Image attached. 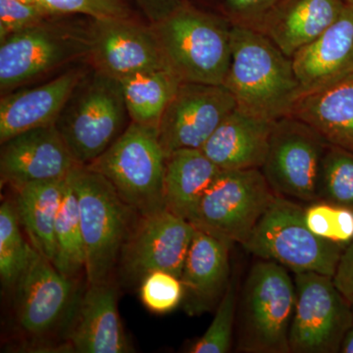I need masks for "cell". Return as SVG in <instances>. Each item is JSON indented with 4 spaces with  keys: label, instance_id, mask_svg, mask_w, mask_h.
<instances>
[{
    "label": "cell",
    "instance_id": "10",
    "mask_svg": "<svg viewBox=\"0 0 353 353\" xmlns=\"http://www.w3.org/2000/svg\"><path fill=\"white\" fill-rule=\"evenodd\" d=\"M296 305L290 328V352L336 353L352 322V303L333 277L294 274Z\"/></svg>",
    "mask_w": 353,
    "mask_h": 353
},
{
    "label": "cell",
    "instance_id": "38",
    "mask_svg": "<svg viewBox=\"0 0 353 353\" xmlns=\"http://www.w3.org/2000/svg\"><path fill=\"white\" fill-rule=\"evenodd\" d=\"M21 1L26 2V3L37 4L38 0H21Z\"/></svg>",
    "mask_w": 353,
    "mask_h": 353
},
{
    "label": "cell",
    "instance_id": "17",
    "mask_svg": "<svg viewBox=\"0 0 353 353\" xmlns=\"http://www.w3.org/2000/svg\"><path fill=\"white\" fill-rule=\"evenodd\" d=\"M347 6L345 0H281L248 27L292 58L333 25Z\"/></svg>",
    "mask_w": 353,
    "mask_h": 353
},
{
    "label": "cell",
    "instance_id": "27",
    "mask_svg": "<svg viewBox=\"0 0 353 353\" xmlns=\"http://www.w3.org/2000/svg\"><path fill=\"white\" fill-rule=\"evenodd\" d=\"M54 240L53 265L66 277L75 279L85 271V252L78 197L69 175L55 223Z\"/></svg>",
    "mask_w": 353,
    "mask_h": 353
},
{
    "label": "cell",
    "instance_id": "11",
    "mask_svg": "<svg viewBox=\"0 0 353 353\" xmlns=\"http://www.w3.org/2000/svg\"><path fill=\"white\" fill-rule=\"evenodd\" d=\"M196 228L189 221L161 208L139 214L121 250V276L139 282L153 271L181 279Z\"/></svg>",
    "mask_w": 353,
    "mask_h": 353
},
{
    "label": "cell",
    "instance_id": "4",
    "mask_svg": "<svg viewBox=\"0 0 353 353\" xmlns=\"http://www.w3.org/2000/svg\"><path fill=\"white\" fill-rule=\"evenodd\" d=\"M167 69L182 82L223 85L232 57V27L205 14L181 9L153 29Z\"/></svg>",
    "mask_w": 353,
    "mask_h": 353
},
{
    "label": "cell",
    "instance_id": "31",
    "mask_svg": "<svg viewBox=\"0 0 353 353\" xmlns=\"http://www.w3.org/2000/svg\"><path fill=\"white\" fill-rule=\"evenodd\" d=\"M304 221L313 234L324 240L347 246L353 240V211L325 201L304 208Z\"/></svg>",
    "mask_w": 353,
    "mask_h": 353
},
{
    "label": "cell",
    "instance_id": "15",
    "mask_svg": "<svg viewBox=\"0 0 353 353\" xmlns=\"http://www.w3.org/2000/svg\"><path fill=\"white\" fill-rule=\"evenodd\" d=\"M97 23L90 50L101 73L119 80L141 72L167 69L153 30L128 20Z\"/></svg>",
    "mask_w": 353,
    "mask_h": 353
},
{
    "label": "cell",
    "instance_id": "14",
    "mask_svg": "<svg viewBox=\"0 0 353 353\" xmlns=\"http://www.w3.org/2000/svg\"><path fill=\"white\" fill-rule=\"evenodd\" d=\"M1 145V183L14 189L28 183L67 178L79 165L55 124L21 132Z\"/></svg>",
    "mask_w": 353,
    "mask_h": 353
},
{
    "label": "cell",
    "instance_id": "19",
    "mask_svg": "<svg viewBox=\"0 0 353 353\" xmlns=\"http://www.w3.org/2000/svg\"><path fill=\"white\" fill-rule=\"evenodd\" d=\"M76 48L66 36L41 25L1 39L0 85L14 88L63 63Z\"/></svg>",
    "mask_w": 353,
    "mask_h": 353
},
{
    "label": "cell",
    "instance_id": "23",
    "mask_svg": "<svg viewBox=\"0 0 353 353\" xmlns=\"http://www.w3.org/2000/svg\"><path fill=\"white\" fill-rule=\"evenodd\" d=\"M221 171L201 150L182 148L170 153L165 164V208L190 222Z\"/></svg>",
    "mask_w": 353,
    "mask_h": 353
},
{
    "label": "cell",
    "instance_id": "6",
    "mask_svg": "<svg viewBox=\"0 0 353 353\" xmlns=\"http://www.w3.org/2000/svg\"><path fill=\"white\" fill-rule=\"evenodd\" d=\"M241 245L294 274L315 272L330 277H334L345 248L313 234L304 221L303 206L279 196Z\"/></svg>",
    "mask_w": 353,
    "mask_h": 353
},
{
    "label": "cell",
    "instance_id": "35",
    "mask_svg": "<svg viewBox=\"0 0 353 353\" xmlns=\"http://www.w3.org/2000/svg\"><path fill=\"white\" fill-rule=\"evenodd\" d=\"M281 0H228L232 10L240 15L236 25L250 26Z\"/></svg>",
    "mask_w": 353,
    "mask_h": 353
},
{
    "label": "cell",
    "instance_id": "16",
    "mask_svg": "<svg viewBox=\"0 0 353 353\" xmlns=\"http://www.w3.org/2000/svg\"><path fill=\"white\" fill-rule=\"evenodd\" d=\"M292 59L303 95L352 79L353 8L347 6L333 25Z\"/></svg>",
    "mask_w": 353,
    "mask_h": 353
},
{
    "label": "cell",
    "instance_id": "21",
    "mask_svg": "<svg viewBox=\"0 0 353 353\" xmlns=\"http://www.w3.org/2000/svg\"><path fill=\"white\" fill-rule=\"evenodd\" d=\"M273 122L233 112L211 134L201 150L221 170L261 169L269 150Z\"/></svg>",
    "mask_w": 353,
    "mask_h": 353
},
{
    "label": "cell",
    "instance_id": "1",
    "mask_svg": "<svg viewBox=\"0 0 353 353\" xmlns=\"http://www.w3.org/2000/svg\"><path fill=\"white\" fill-rule=\"evenodd\" d=\"M236 109L274 122L292 116L303 95L292 58L245 26L232 27V57L224 83Z\"/></svg>",
    "mask_w": 353,
    "mask_h": 353
},
{
    "label": "cell",
    "instance_id": "5",
    "mask_svg": "<svg viewBox=\"0 0 353 353\" xmlns=\"http://www.w3.org/2000/svg\"><path fill=\"white\" fill-rule=\"evenodd\" d=\"M166 155L158 126L132 122L101 157L85 165L108 179L138 214L164 205Z\"/></svg>",
    "mask_w": 353,
    "mask_h": 353
},
{
    "label": "cell",
    "instance_id": "32",
    "mask_svg": "<svg viewBox=\"0 0 353 353\" xmlns=\"http://www.w3.org/2000/svg\"><path fill=\"white\" fill-rule=\"evenodd\" d=\"M182 281L166 271H153L141 281L139 296L148 310L157 314L171 312L183 299Z\"/></svg>",
    "mask_w": 353,
    "mask_h": 353
},
{
    "label": "cell",
    "instance_id": "39",
    "mask_svg": "<svg viewBox=\"0 0 353 353\" xmlns=\"http://www.w3.org/2000/svg\"><path fill=\"white\" fill-rule=\"evenodd\" d=\"M345 1L347 6L352 7V8H353V0H345Z\"/></svg>",
    "mask_w": 353,
    "mask_h": 353
},
{
    "label": "cell",
    "instance_id": "26",
    "mask_svg": "<svg viewBox=\"0 0 353 353\" xmlns=\"http://www.w3.org/2000/svg\"><path fill=\"white\" fill-rule=\"evenodd\" d=\"M118 82L132 122L158 126L182 81L170 70L160 69L124 77Z\"/></svg>",
    "mask_w": 353,
    "mask_h": 353
},
{
    "label": "cell",
    "instance_id": "7",
    "mask_svg": "<svg viewBox=\"0 0 353 353\" xmlns=\"http://www.w3.org/2000/svg\"><path fill=\"white\" fill-rule=\"evenodd\" d=\"M127 108L118 80L99 72L77 85L55 121L79 165H88L121 136Z\"/></svg>",
    "mask_w": 353,
    "mask_h": 353
},
{
    "label": "cell",
    "instance_id": "9",
    "mask_svg": "<svg viewBox=\"0 0 353 353\" xmlns=\"http://www.w3.org/2000/svg\"><path fill=\"white\" fill-rule=\"evenodd\" d=\"M328 146L319 132L294 116L274 121L262 173L277 196L312 203Z\"/></svg>",
    "mask_w": 353,
    "mask_h": 353
},
{
    "label": "cell",
    "instance_id": "3",
    "mask_svg": "<svg viewBox=\"0 0 353 353\" xmlns=\"http://www.w3.org/2000/svg\"><path fill=\"white\" fill-rule=\"evenodd\" d=\"M69 179L78 197L88 284L110 280L138 212L123 201L108 179L78 165Z\"/></svg>",
    "mask_w": 353,
    "mask_h": 353
},
{
    "label": "cell",
    "instance_id": "8",
    "mask_svg": "<svg viewBox=\"0 0 353 353\" xmlns=\"http://www.w3.org/2000/svg\"><path fill=\"white\" fill-rule=\"evenodd\" d=\"M276 196L261 169L222 170L190 222L230 245H243Z\"/></svg>",
    "mask_w": 353,
    "mask_h": 353
},
{
    "label": "cell",
    "instance_id": "30",
    "mask_svg": "<svg viewBox=\"0 0 353 353\" xmlns=\"http://www.w3.org/2000/svg\"><path fill=\"white\" fill-rule=\"evenodd\" d=\"M238 284L231 278L224 294L221 297L214 319L203 336L190 348L192 353H227L233 345L234 328L238 312Z\"/></svg>",
    "mask_w": 353,
    "mask_h": 353
},
{
    "label": "cell",
    "instance_id": "18",
    "mask_svg": "<svg viewBox=\"0 0 353 353\" xmlns=\"http://www.w3.org/2000/svg\"><path fill=\"white\" fill-rule=\"evenodd\" d=\"M117 290L110 280L88 284L77 301L68 343L79 353L132 352L118 311Z\"/></svg>",
    "mask_w": 353,
    "mask_h": 353
},
{
    "label": "cell",
    "instance_id": "22",
    "mask_svg": "<svg viewBox=\"0 0 353 353\" xmlns=\"http://www.w3.org/2000/svg\"><path fill=\"white\" fill-rule=\"evenodd\" d=\"M81 81L80 72L70 71L39 87L3 97L0 101V143L21 132L54 124Z\"/></svg>",
    "mask_w": 353,
    "mask_h": 353
},
{
    "label": "cell",
    "instance_id": "13",
    "mask_svg": "<svg viewBox=\"0 0 353 353\" xmlns=\"http://www.w3.org/2000/svg\"><path fill=\"white\" fill-rule=\"evenodd\" d=\"M14 290L17 321L32 336H43L65 318H72L78 301L74 279L64 276L39 252Z\"/></svg>",
    "mask_w": 353,
    "mask_h": 353
},
{
    "label": "cell",
    "instance_id": "33",
    "mask_svg": "<svg viewBox=\"0 0 353 353\" xmlns=\"http://www.w3.org/2000/svg\"><path fill=\"white\" fill-rule=\"evenodd\" d=\"M37 4L46 13L83 14L97 22L128 20L122 0H38Z\"/></svg>",
    "mask_w": 353,
    "mask_h": 353
},
{
    "label": "cell",
    "instance_id": "12",
    "mask_svg": "<svg viewBox=\"0 0 353 353\" xmlns=\"http://www.w3.org/2000/svg\"><path fill=\"white\" fill-rule=\"evenodd\" d=\"M236 108L233 94L225 85L181 83L158 125L165 155L182 148L201 150Z\"/></svg>",
    "mask_w": 353,
    "mask_h": 353
},
{
    "label": "cell",
    "instance_id": "28",
    "mask_svg": "<svg viewBox=\"0 0 353 353\" xmlns=\"http://www.w3.org/2000/svg\"><path fill=\"white\" fill-rule=\"evenodd\" d=\"M15 203L0 206V278L2 285L14 289L38 250L24 238Z\"/></svg>",
    "mask_w": 353,
    "mask_h": 353
},
{
    "label": "cell",
    "instance_id": "36",
    "mask_svg": "<svg viewBox=\"0 0 353 353\" xmlns=\"http://www.w3.org/2000/svg\"><path fill=\"white\" fill-rule=\"evenodd\" d=\"M333 280L336 287L352 303L353 301V240L345 246Z\"/></svg>",
    "mask_w": 353,
    "mask_h": 353
},
{
    "label": "cell",
    "instance_id": "29",
    "mask_svg": "<svg viewBox=\"0 0 353 353\" xmlns=\"http://www.w3.org/2000/svg\"><path fill=\"white\" fill-rule=\"evenodd\" d=\"M317 201L353 211V152L329 145L323 160Z\"/></svg>",
    "mask_w": 353,
    "mask_h": 353
},
{
    "label": "cell",
    "instance_id": "34",
    "mask_svg": "<svg viewBox=\"0 0 353 353\" xmlns=\"http://www.w3.org/2000/svg\"><path fill=\"white\" fill-rule=\"evenodd\" d=\"M46 13L38 4L21 0H0V38L39 25Z\"/></svg>",
    "mask_w": 353,
    "mask_h": 353
},
{
    "label": "cell",
    "instance_id": "24",
    "mask_svg": "<svg viewBox=\"0 0 353 353\" xmlns=\"http://www.w3.org/2000/svg\"><path fill=\"white\" fill-rule=\"evenodd\" d=\"M292 116L312 127L329 145L353 152V78L303 95Z\"/></svg>",
    "mask_w": 353,
    "mask_h": 353
},
{
    "label": "cell",
    "instance_id": "37",
    "mask_svg": "<svg viewBox=\"0 0 353 353\" xmlns=\"http://www.w3.org/2000/svg\"><path fill=\"white\" fill-rule=\"evenodd\" d=\"M352 322L350 328L345 334V340L341 345V352L343 353H353V301H352Z\"/></svg>",
    "mask_w": 353,
    "mask_h": 353
},
{
    "label": "cell",
    "instance_id": "25",
    "mask_svg": "<svg viewBox=\"0 0 353 353\" xmlns=\"http://www.w3.org/2000/svg\"><path fill=\"white\" fill-rule=\"evenodd\" d=\"M67 178L39 181L16 190V209L30 241L46 259L55 255L54 228L63 199Z\"/></svg>",
    "mask_w": 353,
    "mask_h": 353
},
{
    "label": "cell",
    "instance_id": "20",
    "mask_svg": "<svg viewBox=\"0 0 353 353\" xmlns=\"http://www.w3.org/2000/svg\"><path fill=\"white\" fill-rule=\"evenodd\" d=\"M233 245L196 229L181 276L183 304L190 315L201 314L219 303L230 281Z\"/></svg>",
    "mask_w": 353,
    "mask_h": 353
},
{
    "label": "cell",
    "instance_id": "2",
    "mask_svg": "<svg viewBox=\"0 0 353 353\" xmlns=\"http://www.w3.org/2000/svg\"><path fill=\"white\" fill-rule=\"evenodd\" d=\"M296 297L294 280L285 266L263 259L253 265L239 296L236 352L290 353Z\"/></svg>",
    "mask_w": 353,
    "mask_h": 353
}]
</instances>
